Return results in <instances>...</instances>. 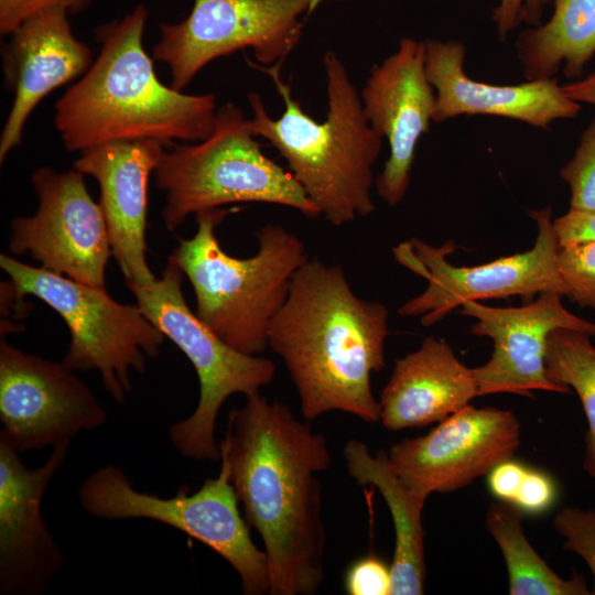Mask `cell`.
<instances>
[{
	"mask_svg": "<svg viewBox=\"0 0 595 595\" xmlns=\"http://www.w3.org/2000/svg\"><path fill=\"white\" fill-rule=\"evenodd\" d=\"M219 450L246 520L263 541L269 593H317L326 534L315 474L331 464L326 439L258 391L229 412Z\"/></svg>",
	"mask_w": 595,
	"mask_h": 595,
	"instance_id": "obj_1",
	"label": "cell"
},
{
	"mask_svg": "<svg viewBox=\"0 0 595 595\" xmlns=\"http://www.w3.org/2000/svg\"><path fill=\"white\" fill-rule=\"evenodd\" d=\"M388 309L353 291L342 267L309 258L268 329V347L284 363L314 420L343 411L367 423L380 418L371 374L385 366Z\"/></svg>",
	"mask_w": 595,
	"mask_h": 595,
	"instance_id": "obj_2",
	"label": "cell"
},
{
	"mask_svg": "<svg viewBox=\"0 0 595 595\" xmlns=\"http://www.w3.org/2000/svg\"><path fill=\"white\" fill-rule=\"evenodd\" d=\"M144 4L96 30L99 54L55 104L54 125L68 151L113 141L198 142L215 127L216 96L163 84L142 45Z\"/></svg>",
	"mask_w": 595,
	"mask_h": 595,
	"instance_id": "obj_3",
	"label": "cell"
},
{
	"mask_svg": "<svg viewBox=\"0 0 595 595\" xmlns=\"http://www.w3.org/2000/svg\"><path fill=\"white\" fill-rule=\"evenodd\" d=\"M248 63L270 76L284 104L282 115L272 118L261 97L249 93L252 134L277 149L331 225L340 227L372 214V167L383 138L369 125L360 95L336 53L328 51L323 56L328 104L323 122L310 117L292 96L280 76L281 65Z\"/></svg>",
	"mask_w": 595,
	"mask_h": 595,
	"instance_id": "obj_4",
	"label": "cell"
},
{
	"mask_svg": "<svg viewBox=\"0 0 595 595\" xmlns=\"http://www.w3.org/2000/svg\"><path fill=\"white\" fill-rule=\"evenodd\" d=\"M228 213L219 207L195 214L196 232L180 239L169 260L192 284L202 322L232 348L258 355L268 347L269 325L286 300L295 272L310 257L304 242L277 224L256 232L253 256L231 257L216 235Z\"/></svg>",
	"mask_w": 595,
	"mask_h": 595,
	"instance_id": "obj_5",
	"label": "cell"
},
{
	"mask_svg": "<svg viewBox=\"0 0 595 595\" xmlns=\"http://www.w3.org/2000/svg\"><path fill=\"white\" fill-rule=\"evenodd\" d=\"M235 104L217 110L212 134L195 144L167 147L154 171L165 194L162 219L174 231L191 214L232 203H267L320 215L290 171L269 159Z\"/></svg>",
	"mask_w": 595,
	"mask_h": 595,
	"instance_id": "obj_6",
	"label": "cell"
},
{
	"mask_svg": "<svg viewBox=\"0 0 595 595\" xmlns=\"http://www.w3.org/2000/svg\"><path fill=\"white\" fill-rule=\"evenodd\" d=\"M15 298L33 295L66 323L71 344L63 363L74 371L96 370L117 402L132 390V374H143L165 336L139 305L115 301L106 291L75 281L43 267L29 266L2 253Z\"/></svg>",
	"mask_w": 595,
	"mask_h": 595,
	"instance_id": "obj_7",
	"label": "cell"
},
{
	"mask_svg": "<svg viewBox=\"0 0 595 595\" xmlns=\"http://www.w3.org/2000/svg\"><path fill=\"white\" fill-rule=\"evenodd\" d=\"M183 275L169 260L153 282H127V286L150 322L184 353L198 378L197 405L191 415L170 426V441L184 457L214 462L220 459L215 425L224 402L235 393L246 397L258 392L272 381L275 365L232 348L204 324L185 302Z\"/></svg>",
	"mask_w": 595,
	"mask_h": 595,
	"instance_id": "obj_8",
	"label": "cell"
},
{
	"mask_svg": "<svg viewBox=\"0 0 595 595\" xmlns=\"http://www.w3.org/2000/svg\"><path fill=\"white\" fill-rule=\"evenodd\" d=\"M78 500L95 518L148 519L177 529L226 560L239 575L245 594L269 593L266 552L253 543L249 524L239 512L224 458L217 477L206 479L194 493L180 489L170 498L139 491L120 467L105 465L83 482Z\"/></svg>",
	"mask_w": 595,
	"mask_h": 595,
	"instance_id": "obj_9",
	"label": "cell"
},
{
	"mask_svg": "<svg viewBox=\"0 0 595 595\" xmlns=\"http://www.w3.org/2000/svg\"><path fill=\"white\" fill-rule=\"evenodd\" d=\"M328 0H194L178 23H161L152 58L183 90L207 64L251 48L260 65H282L299 44L302 15Z\"/></svg>",
	"mask_w": 595,
	"mask_h": 595,
	"instance_id": "obj_10",
	"label": "cell"
},
{
	"mask_svg": "<svg viewBox=\"0 0 595 595\" xmlns=\"http://www.w3.org/2000/svg\"><path fill=\"white\" fill-rule=\"evenodd\" d=\"M538 232L531 249L474 267H457L446 257L454 249L447 242L433 247L418 238L393 249L397 261L422 275L428 286L399 307V315L420 317L423 326L441 321L467 301L532 296L554 292L564 296L558 269L560 245L551 208L530 210Z\"/></svg>",
	"mask_w": 595,
	"mask_h": 595,
	"instance_id": "obj_11",
	"label": "cell"
},
{
	"mask_svg": "<svg viewBox=\"0 0 595 595\" xmlns=\"http://www.w3.org/2000/svg\"><path fill=\"white\" fill-rule=\"evenodd\" d=\"M107 412L63 361L0 342V442L18 453L71 442L101 426Z\"/></svg>",
	"mask_w": 595,
	"mask_h": 595,
	"instance_id": "obj_12",
	"label": "cell"
},
{
	"mask_svg": "<svg viewBox=\"0 0 595 595\" xmlns=\"http://www.w3.org/2000/svg\"><path fill=\"white\" fill-rule=\"evenodd\" d=\"M76 169H36L31 176L39 199L35 214L11 223L9 249L29 253L41 267L84 284L106 289L112 255L104 213Z\"/></svg>",
	"mask_w": 595,
	"mask_h": 595,
	"instance_id": "obj_13",
	"label": "cell"
},
{
	"mask_svg": "<svg viewBox=\"0 0 595 595\" xmlns=\"http://www.w3.org/2000/svg\"><path fill=\"white\" fill-rule=\"evenodd\" d=\"M520 423L509 410L465 405L425 435L393 444L388 459L399 477L428 498L451 493L512 458Z\"/></svg>",
	"mask_w": 595,
	"mask_h": 595,
	"instance_id": "obj_14",
	"label": "cell"
},
{
	"mask_svg": "<svg viewBox=\"0 0 595 595\" xmlns=\"http://www.w3.org/2000/svg\"><path fill=\"white\" fill-rule=\"evenodd\" d=\"M461 313L476 320L470 333L493 340L489 360L473 368L478 397L491 393L532 396L533 390L566 393L547 375L545 355L550 334L558 328L576 329L595 336V323L564 307L554 292L518 307H494L467 301Z\"/></svg>",
	"mask_w": 595,
	"mask_h": 595,
	"instance_id": "obj_15",
	"label": "cell"
},
{
	"mask_svg": "<svg viewBox=\"0 0 595 595\" xmlns=\"http://www.w3.org/2000/svg\"><path fill=\"white\" fill-rule=\"evenodd\" d=\"M68 441L53 446L48 458L28 467L18 452L0 442V593L40 595L67 565L65 553L43 516L44 493L66 459Z\"/></svg>",
	"mask_w": 595,
	"mask_h": 595,
	"instance_id": "obj_16",
	"label": "cell"
},
{
	"mask_svg": "<svg viewBox=\"0 0 595 595\" xmlns=\"http://www.w3.org/2000/svg\"><path fill=\"white\" fill-rule=\"evenodd\" d=\"M360 98L369 125L390 149L375 188L385 203L396 206L407 194L416 144L429 131L435 108L425 42L401 39L397 51L371 68Z\"/></svg>",
	"mask_w": 595,
	"mask_h": 595,
	"instance_id": "obj_17",
	"label": "cell"
},
{
	"mask_svg": "<svg viewBox=\"0 0 595 595\" xmlns=\"http://www.w3.org/2000/svg\"><path fill=\"white\" fill-rule=\"evenodd\" d=\"M166 148L155 139L107 142L83 150L74 163L99 185L111 252L127 282L156 279L147 261L148 186Z\"/></svg>",
	"mask_w": 595,
	"mask_h": 595,
	"instance_id": "obj_18",
	"label": "cell"
},
{
	"mask_svg": "<svg viewBox=\"0 0 595 595\" xmlns=\"http://www.w3.org/2000/svg\"><path fill=\"white\" fill-rule=\"evenodd\" d=\"M68 12L47 9L22 22L2 47V68L13 100L0 137V162L22 142L34 108L57 87L84 75L94 60L73 33Z\"/></svg>",
	"mask_w": 595,
	"mask_h": 595,
	"instance_id": "obj_19",
	"label": "cell"
},
{
	"mask_svg": "<svg viewBox=\"0 0 595 595\" xmlns=\"http://www.w3.org/2000/svg\"><path fill=\"white\" fill-rule=\"evenodd\" d=\"M465 53L459 41L425 42L426 76L435 90L433 121L486 115L545 129L555 120L578 115L581 105L564 94L555 77L517 85L474 80L464 71Z\"/></svg>",
	"mask_w": 595,
	"mask_h": 595,
	"instance_id": "obj_20",
	"label": "cell"
},
{
	"mask_svg": "<svg viewBox=\"0 0 595 595\" xmlns=\"http://www.w3.org/2000/svg\"><path fill=\"white\" fill-rule=\"evenodd\" d=\"M478 397L473 368L443 339L426 337L394 361L379 398L382 426L389 431L441 422Z\"/></svg>",
	"mask_w": 595,
	"mask_h": 595,
	"instance_id": "obj_21",
	"label": "cell"
},
{
	"mask_svg": "<svg viewBox=\"0 0 595 595\" xmlns=\"http://www.w3.org/2000/svg\"><path fill=\"white\" fill-rule=\"evenodd\" d=\"M346 468L360 486L376 487L383 497L394 528L390 595H421L426 575L422 510L426 498L411 489L394 472L388 454L370 453L366 444L348 440Z\"/></svg>",
	"mask_w": 595,
	"mask_h": 595,
	"instance_id": "obj_22",
	"label": "cell"
},
{
	"mask_svg": "<svg viewBox=\"0 0 595 595\" xmlns=\"http://www.w3.org/2000/svg\"><path fill=\"white\" fill-rule=\"evenodd\" d=\"M548 22L522 32L518 58L527 80L556 75L562 64L566 77H577L595 54V0H551Z\"/></svg>",
	"mask_w": 595,
	"mask_h": 595,
	"instance_id": "obj_23",
	"label": "cell"
},
{
	"mask_svg": "<svg viewBox=\"0 0 595 595\" xmlns=\"http://www.w3.org/2000/svg\"><path fill=\"white\" fill-rule=\"evenodd\" d=\"M486 527L498 544L508 571L511 595H588L585 580L578 574L560 577L537 553L522 527L521 511L504 501L491 502Z\"/></svg>",
	"mask_w": 595,
	"mask_h": 595,
	"instance_id": "obj_24",
	"label": "cell"
},
{
	"mask_svg": "<svg viewBox=\"0 0 595 595\" xmlns=\"http://www.w3.org/2000/svg\"><path fill=\"white\" fill-rule=\"evenodd\" d=\"M588 334L570 328L553 331L548 339L547 375L554 383L577 393L588 430L584 469L595 477V346Z\"/></svg>",
	"mask_w": 595,
	"mask_h": 595,
	"instance_id": "obj_25",
	"label": "cell"
},
{
	"mask_svg": "<svg viewBox=\"0 0 595 595\" xmlns=\"http://www.w3.org/2000/svg\"><path fill=\"white\" fill-rule=\"evenodd\" d=\"M558 269L564 296L582 307L595 311V240L561 247Z\"/></svg>",
	"mask_w": 595,
	"mask_h": 595,
	"instance_id": "obj_26",
	"label": "cell"
},
{
	"mask_svg": "<svg viewBox=\"0 0 595 595\" xmlns=\"http://www.w3.org/2000/svg\"><path fill=\"white\" fill-rule=\"evenodd\" d=\"M560 175L570 188V208L595 212V117L582 133L573 158L562 167Z\"/></svg>",
	"mask_w": 595,
	"mask_h": 595,
	"instance_id": "obj_27",
	"label": "cell"
},
{
	"mask_svg": "<svg viewBox=\"0 0 595 595\" xmlns=\"http://www.w3.org/2000/svg\"><path fill=\"white\" fill-rule=\"evenodd\" d=\"M556 532L564 538L563 548L581 556L593 574L595 595V510L564 507L553 519Z\"/></svg>",
	"mask_w": 595,
	"mask_h": 595,
	"instance_id": "obj_28",
	"label": "cell"
},
{
	"mask_svg": "<svg viewBox=\"0 0 595 595\" xmlns=\"http://www.w3.org/2000/svg\"><path fill=\"white\" fill-rule=\"evenodd\" d=\"M349 595H390L391 566L375 554L356 560L345 575Z\"/></svg>",
	"mask_w": 595,
	"mask_h": 595,
	"instance_id": "obj_29",
	"label": "cell"
},
{
	"mask_svg": "<svg viewBox=\"0 0 595 595\" xmlns=\"http://www.w3.org/2000/svg\"><path fill=\"white\" fill-rule=\"evenodd\" d=\"M556 495L553 478L540 469L528 466L510 505L521 512L539 515L553 506Z\"/></svg>",
	"mask_w": 595,
	"mask_h": 595,
	"instance_id": "obj_30",
	"label": "cell"
},
{
	"mask_svg": "<svg viewBox=\"0 0 595 595\" xmlns=\"http://www.w3.org/2000/svg\"><path fill=\"white\" fill-rule=\"evenodd\" d=\"M90 0H0V33L10 35L30 17L58 8L68 13L82 12Z\"/></svg>",
	"mask_w": 595,
	"mask_h": 595,
	"instance_id": "obj_31",
	"label": "cell"
},
{
	"mask_svg": "<svg viewBox=\"0 0 595 595\" xmlns=\"http://www.w3.org/2000/svg\"><path fill=\"white\" fill-rule=\"evenodd\" d=\"M551 0H499L493 10V21L500 37H505L522 23L541 24L544 7Z\"/></svg>",
	"mask_w": 595,
	"mask_h": 595,
	"instance_id": "obj_32",
	"label": "cell"
},
{
	"mask_svg": "<svg viewBox=\"0 0 595 595\" xmlns=\"http://www.w3.org/2000/svg\"><path fill=\"white\" fill-rule=\"evenodd\" d=\"M553 226L560 248L595 240V212L570 208L567 213L553 219Z\"/></svg>",
	"mask_w": 595,
	"mask_h": 595,
	"instance_id": "obj_33",
	"label": "cell"
},
{
	"mask_svg": "<svg viewBox=\"0 0 595 595\" xmlns=\"http://www.w3.org/2000/svg\"><path fill=\"white\" fill-rule=\"evenodd\" d=\"M527 467V465L511 458L496 465L487 475L490 493L498 500L511 504Z\"/></svg>",
	"mask_w": 595,
	"mask_h": 595,
	"instance_id": "obj_34",
	"label": "cell"
},
{
	"mask_svg": "<svg viewBox=\"0 0 595 595\" xmlns=\"http://www.w3.org/2000/svg\"><path fill=\"white\" fill-rule=\"evenodd\" d=\"M562 88L570 99L595 106V72L581 80L562 85Z\"/></svg>",
	"mask_w": 595,
	"mask_h": 595,
	"instance_id": "obj_35",
	"label": "cell"
}]
</instances>
